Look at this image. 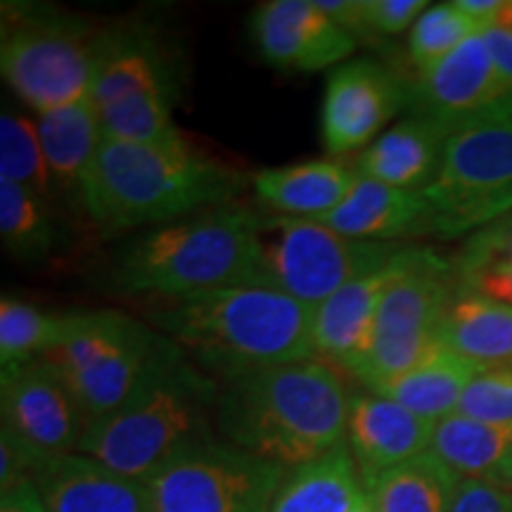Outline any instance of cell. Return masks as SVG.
<instances>
[{"mask_svg": "<svg viewBox=\"0 0 512 512\" xmlns=\"http://www.w3.org/2000/svg\"><path fill=\"white\" fill-rule=\"evenodd\" d=\"M349 384L320 356L221 382L216 432L223 441L294 470L347 441Z\"/></svg>", "mask_w": 512, "mask_h": 512, "instance_id": "1", "label": "cell"}, {"mask_svg": "<svg viewBox=\"0 0 512 512\" xmlns=\"http://www.w3.org/2000/svg\"><path fill=\"white\" fill-rule=\"evenodd\" d=\"M150 323L219 384L316 356L313 306L271 287L166 299L152 309Z\"/></svg>", "mask_w": 512, "mask_h": 512, "instance_id": "2", "label": "cell"}, {"mask_svg": "<svg viewBox=\"0 0 512 512\" xmlns=\"http://www.w3.org/2000/svg\"><path fill=\"white\" fill-rule=\"evenodd\" d=\"M245 176L188 138L159 145L102 140L81 185V204L102 233H138L238 202Z\"/></svg>", "mask_w": 512, "mask_h": 512, "instance_id": "3", "label": "cell"}, {"mask_svg": "<svg viewBox=\"0 0 512 512\" xmlns=\"http://www.w3.org/2000/svg\"><path fill=\"white\" fill-rule=\"evenodd\" d=\"M219 392L221 384L169 342L136 392L88 427L76 453L147 482L183 451L216 439Z\"/></svg>", "mask_w": 512, "mask_h": 512, "instance_id": "4", "label": "cell"}, {"mask_svg": "<svg viewBox=\"0 0 512 512\" xmlns=\"http://www.w3.org/2000/svg\"><path fill=\"white\" fill-rule=\"evenodd\" d=\"M112 280L119 290L162 302L223 287H261L256 211L228 202L138 230L114 252Z\"/></svg>", "mask_w": 512, "mask_h": 512, "instance_id": "5", "label": "cell"}, {"mask_svg": "<svg viewBox=\"0 0 512 512\" xmlns=\"http://www.w3.org/2000/svg\"><path fill=\"white\" fill-rule=\"evenodd\" d=\"M166 344L155 328L121 311L64 313L60 337L41 361L74 394L88 430L136 392Z\"/></svg>", "mask_w": 512, "mask_h": 512, "instance_id": "6", "label": "cell"}, {"mask_svg": "<svg viewBox=\"0 0 512 512\" xmlns=\"http://www.w3.org/2000/svg\"><path fill=\"white\" fill-rule=\"evenodd\" d=\"M98 38L86 19L55 10L5 12L0 72L34 117L91 98Z\"/></svg>", "mask_w": 512, "mask_h": 512, "instance_id": "7", "label": "cell"}, {"mask_svg": "<svg viewBox=\"0 0 512 512\" xmlns=\"http://www.w3.org/2000/svg\"><path fill=\"white\" fill-rule=\"evenodd\" d=\"M261 287L285 292L316 309L351 280L387 266L406 242H368L316 219L256 214Z\"/></svg>", "mask_w": 512, "mask_h": 512, "instance_id": "8", "label": "cell"}, {"mask_svg": "<svg viewBox=\"0 0 512 512\" xmlns=\"http://www.w3.org/2000/svg\"><path fill=\"white\" fill-rule=\"evenodd\" d=\"M422 197L430 235L441 240H465L510 214L512 121L453 133L439 174Z\"/></svg>", "mask_w": 512, "mask_h": 512, "instance_id": "9", "label": "cell"}, {"mask_svg": "<svg viewBox=\"0 0 512 512\" xmlns=\"http://www.w3.org/2000/svg\"><path fill=\"white\" fill-rule=\"evenodd\" d=\"M456 299L451 259L432 247L411 245L399 278L384 294L375 320L373 349L356 377L370 389L413 368L439 344V328Z\"/></svg>", "mask_w": 512, "mask_h": 512, "instance_id": "10", "label": "cell"}, {"mask_svg": "<svg viewBox=\"0 0 512 512\" xmlns=\"http://www.w3.org/2000/svg\"><path fill=\"white\" fill-rule=\"evenodd\" d=\"M285 472L219 437L202 441L147 479L150 512H271Z\"/></svg>", "mask_w": 512, "mask_h": 512, "instance_id": "11", "label": "cell"}, {"mask_svg": "<svg viewBox=\"0 0 512 512\" xmlns=\"http://www.w3.org/2000/svg\"><path fill=\"white\" fill-rule=\"evenodd\" d=\"M408 110L434 121L451 136L467 128L512 121V88L491 60L484 31L446 60L418 72Z\"/></svg>", "mask_w": 512, "mask_h": 512, "instance_id": "12", "label": "cell"}, {"mask_svg": "<svg viewBox=\"0 0 512 512\" xmlns=\"http://www.w3.org/2000/svg\"><path fill=\"white\" fill-rule=\"evenodd\" d=\"M411 105V86L392 69L361 57L335 67L325 83L320 136L332 159L366 150L384 126Z\"/></svg>", "mask_w": 512, "mask_h": 512, "instance_id": "13", "label": "cell"}, {"mask_svg": "<svg viewBox=\"0 0 512 512\" xmlns=\"http://www.w3.org/2000/svg\"><path fill=\"white\" fill-rule=\"evenodd\" d=\"M3 430L31 448L41 460L76 453L86 420L74 394L46 361L0 373Z\"/></svg>", "mask_w": 512, "mask_h": 512, "instance_id": "14", "label": "cell"}, {"mask_svg": "<svg viewBox=\"0 0 512 512\" xmlns=\"http://www.w3.org/2000/svg\"><path fill=\"white\" fill-rule=\"evenodd\" d=\"M261 57L278 69L320 72L349 62L358 41L320 10L318 0H271L252 15Z\"/></svg>", "mask_w": 512, "mask_h": 512, "instance_id": "15", "label": "cell"}, {"mask_svg": "<svg viewBox=\"0 0 512 512\" xmlns=\"http://www.w3.org/2000/svg\"><path fill=\"white\" fill-rule=\"evenodd\" d=\"M406 245L387 266L351 280L313 309V349L344 373L358 377L373 349L382 299L406 264Z\"/></svg>", "mask_w": 512, "mask_h": 512, "instance_id": "16", "label": "cell"}, {"mask_svg": "<svg viewBox=\"0 0 512 512\" xmlns=\"http://www.w3.org/2000/svg\"><path fill=\"white\" fill-rule=\"evenodd\" d=\"M437 422L408 411L401 403L373 392H354L349 408L347 444L368 484L382 472L425 456Z\"/></svg>", "mask_w": 512, "mask_h": 512, "instance_id": "17", "label": "cell"}, {"mask_svg": "<svg viewBox=\"0 0 512 512\" xmlns=\"http://www.w3.org/2000/svg\"><path fill=\"white\" fill-rule=\"evenodd\" d=\"M34 484L48 512H150L147 482L83 453L50 458Z\"/></svg>", "mask_w": 512, "mask_h": 512, "instance_id": "18", "label": "cell"}, {"mask_svg": "<svg viewBox=\"0 0 512 512\" xmlns=\"http://www.w3.org/2000/svg\"><path fill=\"white\" fill-rule=\"evenodd\" d=\"M451 133L408 114L356 157L358 176L408 192H425L437 178Z\"/></svg>", "mask_w": 512, "mask_h": 512, "instance_id": "19", "label": "cell"}, {"mask_svg": "<svg viewBox=\"0 0 512 512\" xmlns=\"http://www.w3.org/2000/svg\"><path fill=\"white\" fill-rule=\"evenodd\" d=\"M337 233L368 242H401L430 235V211L422 192H408L358 176L344 202L316 219Z\"/></svg>", "mask_w": 512, "mask_h": 512, "instance_id": "20", "label": "cell"}, {"mask_svg": "<svg viewBox=\"0 0 512 512\" xmlns=\"http://www.w3.org/2000/svg\"><path fill=\"white\" fill-rule=\"evenodd\" d=\"M356 181L354 164L328 157L256 171L252 188L268 214L320 219L344 202Z\"/></svg>", "mask_w": 512, "mask_h": 512, "instance_id": "21", "label": "cell"}, {"mask_svg": "<svg viewBox=\"0 0 512 512\" xmlns=\"http://www.w3.org/2000/svg\"><path fill=\"white\" fill-rule=\"evenodd\" d=\"M150 91H176L174 64L164 48L143 31L102 34L93 81L98 110Z\"/></svg>", "mask_w": 512, "mask_h": 512, "instance_id": "22", "label": "cell"}, {"mask_svg": "<svg viewBox=\"0 0 512 512\" xmlns=\"http://www.w3.org/2000/svg\"><path fill=\"white\" fill-rule=\"evenodd\" d=\"M479 370L482 368L467 358L437 347L413 368L375 384L368 392L401 403L403 408L422 415V418L441 422L448 415L458 413L465 389L470 387Z\"/></svg>", "mask_w": 512, "mask_h": 512, "instance_id": "23", "label": "cell"}, {"mask_svg": "<svg viewBox=\"0 0 512 512\" xmlns=\"http://www.w3.org/2000/svg\"><path fill=\"white\" fill-rule=\"evenodd\" d=\"M366 494L347 441L323 456L287 470L271 512H354Z\"/></svg>", "mask_w": 512, "mask_h": 512, "instance_id": "24", "label": "cell"}, {"mask_svg": "<svg viewBox=\"0 0 512 512\" xmlns=\"http://www.w3.org/2000/svg\"><path fill=\"white\" fill-rule=\"evenodd\" d=\"M57 195L81 200V185L102 145L100 110L91 98L34 117Z\"/></svg>", "mask_w": 512, "mask_h": 512, "instance_id": "25", "label": "cell"}, {"mask_svg": "<svg viewBox=\"0 0 512 512\" xmlns=\"http://www.w3.org/2000/svg\"><path fill=\"white\" fill-rule=\"evenodd\" d=\"M430 453L460 479L501 484L512 463V425L453 413L437 422Z\"/></svg>", "mask_w": 512, "mask_h": 512, "instance_id": "26", "label": "cell"}, {"mask_svg": "<svg viewBox=\"0 0 512 512\" xmlns=\"http://www.w3.org/2000/svg\"><path fill=\"white\" fill-rule=\"evenodd\" d=\"M439 344L482 370L512 366V309L456 294L441 320Z\"/></svg>", "mask_w": 512, "mask_h": 512, "instance_id": "27", "label": "cell"}, {"mask_svg": "<svg viewBox=\"0 0 512 512\" xmlns=\"http://www.w3.org/2000/svg\"><path fill=\"white\" fill-rule=\"evenodd\" d=\"M451 266L456 294L512 309V211L465 238Z\"/></svg>", "mask_w": 512, "mask_h": 512, "instance_id": "28", "label": "cell"}, {"mask_svg": "<svg viewBox=\"0 0 512 512\" xmlns=\"http://www.w3.org/2000/svg\"><path fill=\"white\" fill-rule=\"evenodd\" d=\"M460 477L430 451L363 484L375 512H451Z\"/></svg>", "mask_w": 512, "mask_h": 512, "instance_id": "29", "label": "cell"}, {"mask_svg": "<svg viewBox=\"0 0 512 512\" xmlns=\"http://www.w3.org/2000/svg\"><path fill=\"white\" fill-rule=\"evenodd\" d=\"M48 200L22 185L0 181V240L22 264L46 261L57 245V228Z\"/></svg>", "mask_w": 512, "mask_h": 512, "instance_id": "30", "label": "cell"}, {"mask_svg": "<svg viewBox=\"0 0 512 512\" xmlns=\"http://www.w3.org/2000/svg\"><path fill=\"white\" fill-rule=\"evenodd\" d=\"M176 91L133 95L100 110L102 140L133 145H159L183 138L174 121Z\"/></svg>", "mask_w": 512, "mask_h": 512, "instance_id": "31", "label": "cell"}, {"mask_svg": "<svg viewBox=\"0 0 512 512\" xmlns=\"http://www.w3.org/2000/svg\"><path fill=\"white\" fill-rule=\"evenodd\" d=\"M64 316H53L24 299H0V373L38 361L62 332Z\"/></svg>", "mask_w": 512, "mask_h": 512, "instance_id": "32", "label": "cell"}, {"mask_svg": "<svg viewBox=\"0 0 512 512\" xmlns=\"http://www.w3.org/2000/svg\"><path fill=\"white\" fill-rule=\"evenodd\" d=\"M0 181L34 190L48 202L57 195L36 119L8 107H3L0 114Z\"/></svg>", "mask_w": 512, "mask_h": 512, "instance_id": "33", "label": "cell"}, {"mask_svg": "<svg viewBox=\"0 0 512 512\" xmlns=\"http://www.w3.org/2000/svg\"><path fill=\"white\" fill-rule=\"evenodd\" d=\"M484 29V24H479L475 17H470L460 8L458 0L430 5L408 34L411 62L418 72H425L437 62L446 60L451 53H456L460 46L482 34Z\"/></svg>", "mask_w": 512, "mask_h": 512, "instance_id": "34", "label": "cell"}, {"mask_svg": "<svg viewBox=\"0 0 512 512\" xmlns=\"http://www.w3.org/2000/svg\"><path fill=\"white\" fill-rule=\"evenodd\" d=\"M458 413L496 425H512V366L479 370L465 389Z\"/></svg>", "mask_w": 512, "mask_h": 512, "instance_id": "35", "label": "cell"}, {"mask_svg": "<svg viewBox=\"0 0 512 512\" xmlns=\"http://www.w3.org/2000/svg\"><path fill=\"white\" fill-rule=\"evenodd\" d=\"M427 8L430 5L425 0H363L366 36H399L411 31Z\"/></svg>", "mask_w": 512, "mask_h": 512, "instance_id": "36", "label": "cell"}, {"mask_svg": "<svg viewBox=\"0 0 512 512\" xmlns=\"http://www.w3.org/2000/svg\"><path fill=\"white\" fill-rule=\"evenodd\" d=\"M48 460H41L31 448L12 437L8 430H0V494L15 489L19 484L34 482L36 472Z\"/></svg>", "mask_w": 512, "mask_h": 512, "instance_id": "37", "label": "cell"}, {"mask_svg": "<svg viewBox=\"0 0 512 512\" xmlns=\"http://www.w3.org/2000/svg\"><path fill=\"white\" fill-rule=\"evenodd\" d=\"M451 512H512V498L498 484L460 479Z\"/></svg>", "mask_w": 512, "mask_h": 512, "instance_id": "38", "label": "cell"}, {"mask_svg": "<svg viewBox=\"0 0 512 512\" xmlns=\"http://www.w3.org/2000/svg\"><path fill=\"white\" fill-rule=\"evenodd\" d=\"M484 41L489 48L491 60H494L498 74L503 76V81L512 88V34L501 29H484Z\"/></svg>", "mask_w": 512, "mask_h": 512, "instance_id": "39", "label": "cell"}, {"mask_svg": "<svg viewBox=\"0 0 512 512\" xmlns=\"http://www.w3.org/2000/svg\"><path fill=\"white\" fill-rule=\"evenodd\" d=\"M0 512H48L36 484L27 482L0 494Z\"/></svg>", "mask_w": 512, "mask_h": 512, "instance_id": "40", "label": "cell"}, {"mask_svg": "<svg viewBox=\"0 0 512 512\" xmlns=\"http://www.w3.org/2000/svg\"><path fill=\"white\" fill-rule=\"evenodd\" d=\"M491 27L501 29V31H508V34H512V0H503L501 10L496 12L494 24H491Z\"/></svg>", "mask_w": 512, "mask_h": 512, "instance_id": "41", "label": "cell"}, {"mask_svg": "<svg viewBox=\"0 0 512 512\" xmlns=\"http://www.w3.org/2000/svg\"><path fill=\"white\" fill-rule=\"evenodd\" d=\"M498 486H501V489H505V491H508V496L512 498V463H510V467H508V470H505V475H503V479H501V484H498Z\"/></svg>", "mask_w": 512, "mask_h": 512, "instance_id": "42", "label": "cell"}, {"mask_svg": "<svg viewBox=\"0 0 512 512\" xmlns=\"http://www.w3.org/2000/svg\"><path fill=\"white\" fill-rule=\"evenodd\" d=\"M354 512H375V510H373V503H370V498H368V494L361 496V501L356 503Z\"/></svg>", "mask_w": 512, "mask_h": 512, "instance_id": "43", "label": "cell"}]
</instances>
